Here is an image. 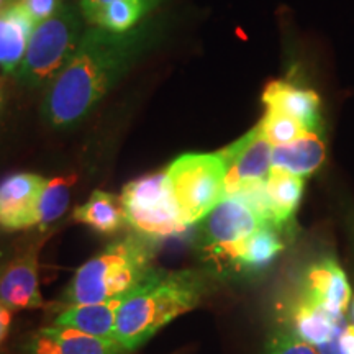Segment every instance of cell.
<instances>
[{
  "mask_svg": "<svg viewBox=\"0 0 354 354\" xmlns=\"http://www.w3.org/2000/svg\"><path fill=\"white\" fill-rule=\"evenodd\" d=\"M46 180L32 172H19L0 183V228L8 232L37 227L38 201Z\"/></svg>",
  "mask_w": 354,
  "mask_h": 354,
  "instance_id": "9c48e42d",
  "label": "cell"
},
{
  "mask_svg": "<svg viewBox=\"0 0 354 354\" xmlns=\"http://www.w3.org/2000/svg\"><path fill=\"white\" fill-rule=\"evenodd\" d=\"M73 216L79 223L87 225L102 234L117 233L128 225L120 197L104 190L92 192L88 201L74 210Z\"/></svg>",
  "mask_w": 354,
  "mask_h": 354,
  "instance_id": "d6986e66",
  "label": "cell"
},
{
  "mask_svg": "<svg viewBox=\"0 0 354 354\" xmlns=\"http://www.w3.org/2000/svg\"><path fill=\"white\" fill-rule=\"evenodd\" d=\"M149 12L141 0H113L88 19L92 25L113 33H127Z\"/></svg>",
  "mask_w": 354,
  "mask_h": 354,
  "instance_id": "44dd1931",
  "label": "cell"
},
{
  "mask_svg": "<svg viewBox=\"0 0 354 354\" xmlns=\"http://www.w3.org/2000/svg\"><path fill=\"white\" fill-rule=\"evenodd\" d=\"M353 313H354V307H353Z\"/></svg>",
  "mask_w": 354,
  "mask_h": 354,
  "instance_id": "4dcf8cb0",
  "label": "cell"
},
{
  "mask_svg": "<svg viewBox=\"0 0 354 354\" xmlns=\"http://www.w3.org/2000/svg\"><path fill=\"white\" fill-rule=\"evenodd\" d=\"M77 177L74 174L61 176L46 180L38 201V223L39 230H46L57 218L66 214L71 201V190L76 184Z\"/></svg>",
  "mask_w": 354,
  "mask_h": 354,
  "instance_id": "ffe728a7",
  "label": "cell"
},
{
  "mask_svg": "<svg viewBox=\"0 0 354 354\" xmlns=\"http://www.w3.org/2000/svg\"><path fill=\"white\" fill-rule=\"evenodd\" d=\"M202 294L203 282L197 274L153 269L122 299L115 338L128 353L135 351L167 323L196 308Z\"/></svg>",
  "mask_w": 354,
  "mask_h": 354,
  "instance_id": "7a4b0ae2",
  "label": "cell"
},
{
  "mask_svg": "<svg viewBox=\"0 0 354 354\" xmlns=\"http://www.w3.org/2000/svg\"><path fill=\"white\" fill-rule=\"evenodd\" d=\"M317 349H318V353H320V354H344L342 351V348H339V335L335 336L331 342L317 346Z\"/></svg>",
  "mask_w": 354,
  "mask_h": 354,
  "instance_id": "f1b7e54d",
  "label": "cell"
},
{
  "mask_svg": "<svg viewBox=\"0 0 354 354\" xmlns=\"http://www.w3.org/2000/svg\"><path fill=\"white\" fill-rule=\"evenodd\" d=\"M268 354H320L318 349L302 338H299L294 331H277L269 342Z\"/></svg>",
  "mask_w": 354,
  "mask_h": 354,
  "instance_id": "cb8c5ba5",
  "label": "cell"
},
{
  "mask_svg": "<svg viewBox=\"0 0 354 354\" xmlns=\"http://www.w3.org/2000/svg\"><path fill=\"white\" fill-rule=\"evenodd\" d=\"M339 348L344 354H354V325H346L339 333Z\"/></svg>",
  "mask_w": 354,
  "mask_h": 354,
  "instance_id": "4316f807",
  "label": "cell"
},
{
  "mask_svg": "<svg viewBox=\"0 0 354 354\" xmlns=\"http://www.w3.org/2000/svg\"><path fill=\"white\" fill-rule=\"evenodd\" d=\"M282 250L284 241L281 240V230L264 225L245 243L234 263L248 269H258L271 263Z\"/></svg>",
  "mask_w": 354,
  "mask_h": 354,
  "instance_id": "7402d4cb",
  "label": "cell"
},
{
  "mask_svg": "<svg viewBox=\"0 0 354 354\" xmlns=\"http://www.w3.org/2000/svg\"><path fill=\"white\" fill-rule=\"evenodd\" d=\"M266 109L289 115L304 123L308 131H318L320 127V99L313 91H305L284 81H272L264 88Z\"/></svg>",
  "mask_w": 354,
  "mask_h": 354,
  "instance_id": "5bb4252c",
  "label": "cell"
},
{
  "mask_svg": "<svg viewBox=\"0 0 354 354\" xmlns=\"http://www.w3.org/2000/svg\"><path fill=\"white\" fill-rule=\"evenodd\" d=\"M304 177L279 169H271V174L266 180L271 223L281 232L294 218L304 194Z\"/></svg>",
  "mask_w": 354,
  "mask_h": 354,
  "instance_id": "ac0fdd59",
  "label": "cell"
},
{
  "mask_svg": "<svg viewBox=\"0 0 354 354\" xmlns=\"http://www.w3.org/2000/svg\"><path fill=\"white\" fill-rule=\"evenodd\" d=\"M35 26L28 12L15 0L0 10V68L3 71L17 74Z\"/></svg>",
  "mask_w": 354,
  "mask_h": 354,
  "instance_id": "4fadbf2b",
  "label": "cell"
},
{
  "mask_svg": "<svg viewBox=\"0 0 354 354\" xmlns=\"http://www.w3.org/2000/svg\"><path fill=\"white\" fill-rule=\"evenodd\" d=\"M113 2V0H81V3H79V7H81V10L84 13V17H86V20L91 19L94 13L102 8L104 6H107V3ZM141 2H145L146 6H148L149 10H153L154 7L158 6L161 0H141Z\"/></svg>",
  "mask_w": 354,
  "mask_h": 354,
  "instance_id": "484cf974",
  "label": "cell"
},
{
  "mask_svg": "<svg viewBox=\"0 0 354 354\" xmlns=\"http://www.w3.org/2000/svg\"><path fill=\"white\" fill-rule=\"evenodd\" d=\"M84 20L81 7L63 3L55 15L35 26L24 63L17 71L19 81L32 87L51 82L76 53L86 32Z\"/></svg>",
  "mask_w": 354,
  "mask_h": 354,
  "instance_id": "277c9868",
  "label": "cell"
},
{
  "mask_svg": "<svg viewBox=\"0 0 354 354\" xmlns=\"http://www.w3.org/2000/svg\"><path fill=\"white\" fill-rule=\"evenodd\" d=\"M7 3H8V0H0V10H2V8L6 7Z\"/></svg>",
  "mask_w": 354,
  "mask_h": 354,
  "instance_id": "f546056e",
  "label": "cell"
},
{
  "mask_svg": "<svg viewBox=\"0 0 354 354\" xmlns=\"http://www.w3.org/2000/svg\"><path fill=\"white\" fill-rule=\"evenodd\" d=\"M272 148L274 146L256 127L240 140L221 149L220 154L227 165L225 196H232L245 185L268 179L272 169Z\"/></svg>",
  "mask_w": 354,
  "mask_h": 354,
  "instance_id": "ba28073f",
  "label": "cell"
},
{
  "mask_svg": "<svg viewBox=\"0 0 354 354\" xmlns=\"http://www.w3.org/2000/svg\"><path fill=\"white\" fill-rule=\"evenodd\" d=\"M15 2H19L28 12L37 25L50 19L63 7L61 0H15Z\"/></svg>",
  "mask_w": 354,
  "mask_h": 354,
  "instance_id": "d4e9b609",
  "label": "cell"
},
{
  "mask_svg": "<svg viewBox=\"0 0 354 354\" xmlns=\"http://www.w3.org/2000/svg\"><path fill=\"white\" fill-rule=\"evenodd\" d=\"M289 313L292 328H294L292 331L315 348L331 342L346 326L344 315H331L320 305L310 302L300 294H297V297L290 304Z\"/></svg>",
  "mask_w": 354,
  "mask_h": 354,
  "instance_id": "9a60e30c",
  "label": "cell"
},
{
  "mask_svg": "<svg viewBox=\"0 0 354 354\" xmlns=\"http://www.w3.org/2000/svg\"><path fill=\"white\" fill-rule=\"evenodd\" d=\"M185 223L196 225L225 197L227 165L218 153H189L166 171Z\"/></svg>",
  "mask_w": 354,
  "mask_h": 354,
  "instance_id": "5b68a950",
  "label": "cell"
},
{
  "mask_svg": "<svg viewBox=\"0 0 354 354\" xmlns=\"http://www.w3.org/2000/svg\"><path fill=\"white\" fill-rule=\"evenodd\" d=\"M127 223L141 234L151 238L179 236L185 223L166 172L146 174L128 183L120 196Z\"/></svg>",
  "mask_w": 354,
  "mask_h": 354,
  "instance_id": "8992f818",
  "label": "cell"
},
{
  "mask_svg": "<svg viewBox=\"0 0 354 354\" xmlns=\"http://www.w3.org/2000/svg\"><path fill=\"white\" fill-rule=\"evenodd\" d=\"M13 312L10 308H7L6 305L0 304V344L6 342L8 331H10Z\"/></svg>",
  "mask_w": 354,
  "mask_h": 354,
  "instance_id": "83f0119b",
  "label": "cell"
},
{
  "mask_svg": "<svg viewBox=\"0 0 354 354\" xmlns=\"http://www.w3.org/2000/svg\"><path fill=\"white\" fill-rule=\"evenodd\" d=\"M141 39L140 32L87 28L74 56L50 82L43 100L44 118L53 127H69L87 117L133 64Z\"/></svg>",
  "mask_w": 354,
  "mask_h": 354,
  "instance_id": "6da1fadb",
  "label": "cell"
},
{
  "mask_svg": "<svg viewBox=\"0 0 354 354\" xmlns=\"http://www.w3.org/2000/svg\"><path fill=\"white\" fill-rule=\"evenodd\" d=\"M26 354H128L117 339H104L63 326L41 328L28 339Z\"/></svg>",
  "mask_w": 354,
  "mask_h": 354,
  "instance_id": "7c38bea8",
  "label": "cell"
},
{
  "mask_svg": "<svg viewBox=\"0 0 354 354\" xmlns=\"http://www.w3.org/2000/svg\"><path fill=\"white\" fill-rule=\"evenodd\" d=\"M41 243L28 248L24 254L8 263L0 271V304L12 312L43 307V297L39 292L38 256Z\"/></svg>",
  "mask_w": 354,
  "mask_h": 354,
  "instance_id": "30bf717a",
  "label": "cell"
},
{
  "mask_svg": "<svg viewBox=\"0 0 354 354\" xmlns=\"http://www.w3.org/2000/svg\"><path fill=\"white\" fill-rule=\"evenodd\" d=\"M299 294L336 317H343L346 313L351 300L348 279L333 259H323L310 266L304 274Z\"/></svg>",
  "mask_w": 354,
  "mask_h": 354,
  "instance_id": "8fae6325",
  "label": "cell"
},
{
  "mask_svg": "<svg viewBox=\"0 0 354 354\" xmlns=\"http://www.w3.org/2000/svg\"><path fill=\"white\" fill-rule=\"evenodd\" d=\"M122 299H112L107 302L69 305L55 318V326L73 328L82 333L104 339L115 338L117 328V312Z\"/></svg>",
  "mask_w": 354,
  "mask_h": 354,
  "instance_id": "2e32d148",
  "label": "cell"
},
{
  "mask_svg": "<svg viewBox=\"0 0 354 354\" xmlns=\"http://www.w3.org/2000/svg\"><path fill=\"white\" fill-rule=\"evenodd\" d=\"M325 143L318 131H308L299 140L272 148V169L294 176H310L325 161Z\"/></svg>",
  "mask_w": 354,
  "mask_h": 354,
  "instance_id": "e0dca14e",
  "label": "cell"
},
{
  "mask_svg": "<svg viewBox=\"0 0 354 354\" xmlns=\"http://www.w3.org/2000/svg\"><path fill=\"white\" fill-rule=\"evenodd\" d=\"M259 131L272 146L287 145L299 140L305 133H308L304 123H300L289 115L277 112V110L266 109L263 120L259 122Z\"/></svg>",
  "mask_w": 354,
  "mask_h": 354,
  "instance_id": "603a6c76",
  "label": "cell"
},
{
  "mask_svg": "<svg viewBox=\"0 0 354 354\" xmlns=\"http://www.w3.org/2000/svg\"><path fill=\"white\" fill-rule=\"evenodd\" d=\"M268 225L246 201L225 196L202 220V246L207 254L220 261H236L253 234Z\"/></svg>",
  "mask_w": 354,
  "mask_h": 354,
  "instance_id": "52a82bcc",
  "label": "cell"
},
{
  "mask_svg": "<svg viewBox=\"0 0 354 354\" xmlns=\"http://www.w3.org/2000/svg\"><path fill=\"white\" fill-rule=\"evenodd\" d=\"M149 248L138 238L115 241L84 263L64 294V304L81 305L123 299L153 271Z\"/></svg>",
  "mask_w": 354,
  "mask_h": 354,
  "instance_id": "3957f363",
  "label": "cell"
}]
</instances>
